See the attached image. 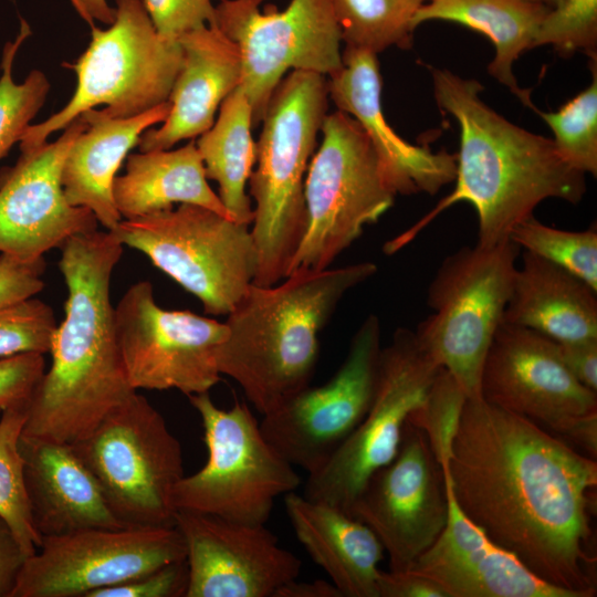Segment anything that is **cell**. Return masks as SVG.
<instances>
[{
  "instance_id": "1",
  "label": "cell",
  "mask_w": 597,
  "mask_h": 597,
  "mask_svg": "<svg viewBox=\"0 0 597 597\" xmlns=\"http://www.w3.org/2000/svg\"><path fill=\"white\" fill-rule=\"evenodd\" d=\"M464 515L544 582L597 593L596 459L534 421L467 398L441 465Z\"/></svg>"
},
{
  "instance_id": "2",
  "label": "cell",
  "mask_w": 597,
  "mask_h": 597,
  "mask_svg": "<svg viewBox=\"0 0 597 597\" xmlns=\"http://www.w3.org/2000/svg\"><path fill=\"white\" fill-rule=\"evenodd\" d=\"M123 247L109 230L77 234L61 245L65 314L53 335L51 367L28 402L23 437L73 444L137 391L125 371L111 302Z\"/></svg>"
},
{
  "instance_id": "3",
  "label": "cell",
  "mask_w": 597,
  "mask_h": 597,
  "mask_svg": "<svg viewBox=\"0 0 597 597\" xmlns=\"http://www.w3.org/2000/svg\"><path fill=\"white\" fill-rule=\"evenodd\" d=\"M433 96L460 127L455 186L429 213L385 244L392 254L412 241L438 214L469 202L478 216V244L509 239L513 228L549 198L578 203L585 175L570 167L553 139L511 123L481 98L483 86L444 69L431 67Z\"/></svg>"
},
{
  "instance_id": "4",
  "label": "cell",
  "mask_w": 597,
  "mask_h": 597,
  "mask_svg": "<svg viewBox=\"0 0 597 597\" xmlns=\"http://www.w3.org/2000/svg\"><path fill=\"white\" fill-rule=\"evenodd\" d=\"M377 272L366 261L325 270H297L270 285L252 284L224 322L218 353L221 375L268 415L310 386L320 334L343 297Z\"/></svg>"
},
{
  "instance_id": "5",
  "label": "cell",
  "mask_w": 597,
  "mask_h": 597,
  "mask_svg": "<svg viewBox=\"0 0 597 597\" xmlns=\"http://www.w3.org/2000/svg\"><path fill=\"white\" fill-rule=\"evenodd\" d=\"M328 100L326 76L291 71L266 106L255 143V168L248 182L254 201L250 230L258 252L255 285L282 281L303 240L304 181Z\"/></svg>"
},
{
  "instance_id": "6",
  "label": "cell",
  "mask_w": 597,
  "mask_h": 597,
  "mask_svg": "<svg viewBox=\"0 0 597 597\" xmlns=\"http://www.w3.org/2000/svg\"><path fill=\"white\" fill-rule=\"evenodd\" d=\"M116 18L109 28H91V42L73 63L63 65L76 75L70 101L45 121L30 125L20 150L35 148L83 113L100 111L109 118L140 115L168 101L180 70L179 42L156 31L143 0H115Z\"/></svg>"
},
{
  "instance_id": "7",
  "label": "cell",
  "mask_w": 597,
  "mask_h": 597,
  "mask_svg": "<svg viewBox=\"0 0 597 597\" xmlns=\"http://www.w3.org/2000/svg\"><path fill=\"white\" fill-rule=\"evenodd\" d=\"M321 137L304 181L306 229L287 274L331 268L397 196L354 117L338 109L327 113Z\"/></svg>"
},
{
  "instance_id": "8",
  "label": "cell",
  "mask_w": 597,
  "mask_h": 597,
  "mask_svg": "<svg viewBox=\"0 0 597 597\" xmlns=\"http://www.w3.org/2000/svg\"><path fill=\"white\" fill-rule=\"evenodd\" d=\"M188 398L201 419L208 458L176 484L175 509L265 524L275 500L301 485L300 475L266 440L247 404L234 399L224 410L209 392Z\"/></svg>"
},
{
  "instance_id": "9",
  "label": "cell",
  "mask_w": 597,
  "mask_h": 597,
  "mask_svg": "<svg viewBox=\"0 0 597 597\" xmlns=\"http://www.w3.org/2000/svg\"><path fill=\"white\" fill-rule=\"evenodd\" d=\"M124 527H172L184 453L163 415L134 392L72 444Z\"/></svg>"
},
{
  "instance_id": "10",
  "label": "cell",
  "mask_w": 597,
  "mask_h": 597,
  "mask_svg": "<svg viewBox=\"0 0 597 597\" xmlns=\"http://www.w3.org/2000/svg\"><path fill=\"white\" fill-rule=\"evenodd\" d=\"M519 252L510 239L491 247H463L442 261L429 284L427 304L432 313L415 335L467 398L481 397L482 366L503 321Z\"/></svg>"
},
{
  "instance_id": "11",
  "label": "cell",
  "mask_w": 597,
  "mask_h": 597,
  "mask_svg": "<svg viewBox=\"0 0 597 597\" xmlns=\"http://www.w3.org/2000/svg\"><path fill=\"white\" fill-rule=\"evenodd\" d=\"M109 231L195 295L207 314L227 316L254 282L258 252L249 226L208 208L182 203L123 219Z\"/></svg>"
},
{
  "instance_id": "12",
  "label": "cell",
  "mask_w": 597,
  "mask_h": 597,
  "mask_svg": "<svg viewBox=\"0 0 597 597\" xmlns=\"http://www.w3.org/2000/svg\"><path fill=\"white\" fill-rule=\"evenodd\" d=\"M264 0H219L210 25L232 40L241 54V83L258 125L290 71L326 77L338 72L342 34L333 0H291L284 10Z\"/></svg>"
},
{
  "instance_id": "13",
  "label": "cell",
  "mask_w": 597,
  "mask_h": 597,
  "mask_svg": "<svg viewBox=\"0 0 597 597\" xmlns=\"http://www.w3.org/2000/svg\"><path fill=\"white\" fill-rule=\"evenodd\" d=\"M441 368L421 348L413 331L396 329L381 349L366 415L328 461L308 474L303 495L349 514L368 479L397 455L409 416L422 405Z\"/></svg>"
},
{
  "instance_id": "14",
  "label": "cell",
  "mask_w": 597,
  "mask_h": 597,
  "mask_svg": "<svg viewBox=\"0 0 597 597\" xmlns=\"http://www.w3.org/2000/svg\"><path fill=\"white\" fill-rule=\"evenodd\" d=\"M117 343L130 386L177 389L187 397L220 381L218 353L224 322L159 306L149 281L130 285L114 307Z\"/></svg>"
},
{
  "instance_id": "15",
  "label": "cell",
  "mask_w": 597,
  "mask_h": 597,
  "mask_svg": "<svg viewBox=\"0 0 597 597\" xmlns=\"http://www.w3.org/2000/svg\"><path fill=\"white\" fill-rule=\"evenodd\" d=\"M182 559L186 545L175 526L45 536L25 559L10 597H87Z\"/></svg>"
},
{
  "instance_id": "16",
  "label": "cell",
  "mask_w": 597,
  "mask_h": 597,
  "mask_svg": "<svg viewBox=\"0 0 597 597\" xmlns=\"http://www.w3.org/2000/svg\"><path fill=\"white\" fill-rule=\"evenodd\" d=\"M381 349L380 321L370 314L328 381L307 386L263 416L262 433L293 467L317 471L359 425L375 395Z\"/></svg>"
},
{
  "instance_id": "17",
  "label": "cell",
  "mask_w": 597,
  "mask_h": 597,
  "mask_svg": "<svg viewBox=\"0 0 597 597\" xmlns=\"http://www.w3.org/2000/svg\"><path fill=\"white\" fill-rule=\"evenodd\" d=\"M349 515L375 533L392 572L409 570L437 541L447 524L448 496L421 429L407 421L397 455L368 479Z\"/></svg>"
},
{
  "instance_id": "18",
  "label": "cell",
  "mask_w": 597,
  "mask_h": 597,
  "mask_svg": "<svg viewBox=\"0 0 597 597\" xmlns=\"http://www.w3.org/2000/svg\"><path fill=\"white\" fill-rule=\"evenodd\" d=\"M480 395L559 437L597 412V392L569 373L555 341L503 321L482 366Z\"/></svg>"
},
{
  "instance_id": "19",
  "label": "cell",
  "mask_w": 597,
  "mask_h": 597,
  "mask_svg": "<svg viewBox=\"0 0 597 597\" xmlns=\"http://www.w3.org/2000/svg\"><path fill=\"white\" fill-rule=\"evenodd\" d=\"M175 527L186 545L185 597H274L301 573V559L265 524L178 510Z\"/></svg>"
},
{
  "instance_id": "20",
  "label": "cell",
  "mask_w": 597,
  "mask_h": 597,
  "mask_svg": "<svg viewBox=\"0 0 597 597\" xmlns=\"http://www.w3.org/2000/svg\"><path fill=\"white\" fill-rule=\"evenodd\" d=\"M85 127L80 116L54 142L20 150L0 186V253L34 261L74 235L97 230L91 210L69 203L61 180L66 154Z\"/></svg>"
},
{
  "instance_id": "21",
  "label": "cell",
  "mask_w": 597,
  "mask_h": 597,
  "mask_svg": "<svg viewBox=\"0 0 597 597\" xmlns=\"http://www.w3.org/2000/svg\"><path fill=\"white\" fill-rule=\"evenodd\" d=\"M342 62L341 70L328 77V97L338 111L360 124L392 191L434 195L454 181L455 155L412 145L387 123L381 107L383 82L377 54L345 46Z\"/></svg>"
},
{
  "instance_id": "22",
  "label": "cell",
  "mask_w": 597,
  "mask_h": 597,
  "mask_svg": "<svg viewBox=\"0 0 597 597\" xmlns=\"http://www.w3.org/2000/svg\"><path fill=\"white\" fill-rule=\"evenodd\" d=\"M443 475L447 524L409 570L437 583L448 597H573L493 543L461 511Z\"/></svg>"
},
{
  "instance_id": "23",
  "label": "cell",
  "mask_w": 597,
  "mask_h": 597,
  "mask_svg": "<svg viewBox=\"0 0 597 597\" xmlns=\"http://www.w3.org/2000/svg\"><path fill=\"white\" fill-rule=\"evenodd\" d=\"M180 70L172 84L169 113L157 128L138 142L140 151L170 149L207 132L222 102L241 83L239 46L214 25H205L179 39Z\"/></svg>"
},
{
  "instance_id": "24",
  "label": "cell",
  "mask_w": 597,
  "mask_h": 597,
  "mask_svg": "<svg viewBox=\"0 0 597 597\" xmlns=\"http://www.w3.org/2000/svg\"><path fill=\"white\" fill-rule=\"evenodd\" d=\"M19 448L32 523L41 538L124 527L72 444L21 434Z\"/></svg>"
},
{
  "instance_id": "25",
  "label": "cell",
  "mask_w": 597,
  "mask_h": 597,
  "mask_svg": "<svg viewBox=\"0 0 597 597\" xmlns=\"http://www.w3.org/2000/svg\"><path fill=\"white\" fill-rule=\"evenodd\" d=\"M169 108L167 101L128 118H109L95 108L83 113L86 127L72 143L62 167L69 203L91 210L106 230L115 229L123 220L113 196L116 172L142 135L161 124Z\"/></svg>"
},
{
  "instance_id": "26",
  "label": "cell",
  "mask_w": 597,
  "mask_h": 597,
  "mask_svg": "<svg viewBox=\"0 0 597 597\" xmlns=\"http://www.w3.org/2000/svg\"><path fill=\"white\" fill-rule=\"evenodd\" d=\"M284 504L298 542L343 597H379L378 564L385 551L366 524L295 492L284 495Z\"/></svg>"
},
{
  "instance_id": "27",
  "label": "cell",
  "mask_w": 597,
  "mask_h": 597,
  "mask_svg": "<svg viewBox=\"0 0 597 597\" xmlns=\"http://www.w3.org/2000/svg\"><path fill=\"white\" fill-rule=\"evenodd\" d=\"M597 291L573 273L524 251L503 322L555 342L597 338Z\"/></svg>"
},
{
  "instance_id": "28",
  "label": "cell",
  "mask_w": 597,
  "mask_h": 597,
  "mask_svg": "<svg viewBox=\"0 0 597 597\" xmlns=\"http://www.w3.org/2000/svg\"><path fill=\"white\" fill-rule=\"evenodd\" d=\"M113 196L122 219L197 205L228 216L208 184L195 140L177 149L139 151L128 156L126 171L114 180Z\"/></svg>"
},
{
  "instance_id": "29",
  "label": "cell",
  "mask_w": 597,
  "mask_h": 597,
  "mask_svg": "<svg viewBox=\"0 0 597 597\" xmlns=\"http://www.w3.org/2000/svg\"><path fill=\"white\" fill-rule=\"evenodd\" d=\"M549 10L540 0H429L416 13L412 27L416 30L425 22L440 20L488 36L495 50L488 72L534 111L530 91L519 86L513 64L533 49L536 32Z\"/></svg>"
},
{
  "instance_id": "30",
  "label": "cell",
  "mask_w": 597,
  "mask_h": 597,
  "mask_svg": "<svg viewBox=\"0 0 597 597\" xmlns=\"http://www.w3.org/2000/svg\"><path fill=\"white\" fill-rule=\"evenodd\" d=\"M252 125V107L239 85L222 102L212 126L196 142L206 176L218 184L228 216L248 226L253 220V207L247 185L256 158Z\"/></svg>"
},
{
  "instance_id": "31",
  "label": "cell",
  "mask_w": 597,
  "mask_h": 597,
  "mask_svg": "<svg viewBox=\"0 0 597 597\" xmlns=\"http://www.w3.org/2000/svg\"><path fill=\"white\" fill-rule=\"evenodd\" d=\"M429 0H333L345 46L378 54L390 46L408 49L412 21Z\"/></svg>"
},
{
  "instance_id": "32",
  "label": "cell",
  "mask_w": 597,
  "mask_h": 597,
  "mask_svg": "<svg viewBox=\"0 0 597 597\" xmlns=\"http://www.w3.org/2000/svg\"><path fill=\"white\" fill-rule=\"evenodd\" d=\"M25 420L27 407L8 409L0 418V515L29 557L36 552L42 538L32 523L19 448Z\"/></svg>"
},
{
  "instance_id": "33",
  "label": "cell",
  "mask_w": 597,
  "mask_h": 597,
  "mask_svg": "<svg viewBox=\"0 0 597 597\" xmlns=\"http://www.w3.org/2000/svg\"><path fill=\"white\" fill-rule=\"evenodd\" d=\"M30 33L29 24L21 20L18 36L3 48L0 75V160L20 142L44 105L50 90V82L40 70L31 71L21 83L14 81V59Z\"/></svg>"
},
{
  "instance_id": "34",
  "label": "cell",
  "mask_w": 597,
  "mask_h": 597,
  "mask_svg": "<svg viewBox=\"0 0 597 597\" xmlns=\"http://www.w3.org/2000/svg\"><path fill=\"white\" fill-rule=\"evenodd\" d=\"M597 59H590L588 87L555 112L534 108L551 127L561 157L584 175H597Z\"/></svg>"
},
{
  "instance_id": "35",
  "label": "cell",
  "mask_w": 597,
  "mask_h": 597,
  "mask_svg": "<svg viewBox=\"0 0 597 597\" xmlns=\"http://www.w3.org/2000/svg\"><path fill=\"white\" fill-rule=\"evenodd\" d=\"M509 239L573 273L597 291V231H568L546 226L531 216L516 224Z\"/></svg>"
},
{
  "instance_id": "36",
  "label": "cell",
  "mask_w": 597,
  "mask_h": 597,
  "mask_svg": "<svg viewBox=\"0 0 597 597\" xmlns=\"http://www.w3.org/2000/svg\"><path fill=\"white\" fill-rule=\"evenodd\" d=\"M467 395L453 376L441 368L431 384L422 405L408 418L421 429L440 463H447L459 426Z\"/></svg>"
},
{
  "instance_id": "37",
  "label": "cell",
  "mask_w": 597,
  "mask_h": 597,
  "mask_svg": "<svg viewBox=\"0 0 597 597\" xmlns=\"http://www.w3.org/2000/svg\"><path fill=\"white\" fill-rule=\"evenodd\" d=\"M552 45L563 56L583 52L597 55V0H564L543 19L533 49Z\"/></svg>"
},
{
  "instance_id": "38",
  "label": "cell",
  "mask_w": 597,
  "mask_h": 597,
  "mask_svg": "<svg viewBox=\"0 0 597 597\" xmlns=\"http://www.w3.org/2000/svg\"><path fill=\"white\" fill-rule=\"evenodd\" d=\"M56 326L51 306L34 296L0 307V358L50 353Z\"/></svg>"
},
{
  "instance_id": "39",
  "label": "cell",
  "mask_w": 597,
  "mask_h": 597,
  "mask_svg": "<svg viewBox=\"0 0 597 597\" xmlns=\"http://www.w3.org/2000/svg\"><path fill=\"white\" fill-rule=\"evenodd\" d=\"M214 0H143L157 31L166 41L178 42L188 32L210 25Z\"/></svg>"
},
{
  "instance_id": "40",
  "label": "cell",
  "mask_w": 597,
  "mask_h": 597,
  "mask_svg": "<svg viewBox=\"0 0 597 597\" xmlns=\"http://www.w3.org/2000/svg\"><path fill=\"white\" fill-rule=\"evenodd\" d=\"M44 371L42 354L25 353L0 358V412L27 407Z\"/></svg>"
},
{
  "instance_id": "41",
  "label": "cell",
  "mask_w": 597,
  "mask_h": 597,
  "mask_svg": "<svg viewBox=\"0 0 597 597\" xmlns=\"http://www.w3.org/2000/svg\"><path fill=\"white\" fill-rule=\"evenodd\" d=\"M187 587L188 565L182 559L123 584L95 590L87 597H185Z\"/></svg>"
},
{
  "instance_id": "42",
  "label": "cell",
  "mask_w": 597,
  "mask_h": 597,
  "mask_svg": "<svg viewBox=\"0 0 597 597\" xmlns=\"http://www.w3.org/2000/svg\"><path fill=\"white\" fill-rule=\"evenodd\" d=\"M44 258L22 261L0 253V307L35 296L44 286Z\"/></svg>"
},
{
  "instance_id": "43",
  "label": "cell",
  "mask_w": 597,
  "mask_h": 597,
  "mask_svg": "<svg viewBox=\"0 0 597 597\" xmlns=\"http://www.w3.org/2000/svg\"><path fill=\"white\" fill-rule=\"evenodd\" d=\"M556 343L569 373L583 386L597 392V338Z\"/></svg>"
},
{
  "instance_id": "44",
  "label": "cell",
  "mask_w": 597,
  "mask_h": 597,
  "mask_svg": "<svg viewBox=\"0 0 597 597\" xmlns=\"http://www.w3.org/2000/svg\"><path fill=\"white\" fill-rule=\"evenodd\" d=\"M378 593L379 597H448L437 583L411 570H380Z\"/></svg>"
},
{
  "instance_id": "45",
  "label": "cell",
  "mask_w": 597,
  "mask_h": 597,
  "mask_svg": "<svg viewBox=\"0 0 597 597\" xmlns=\"http://www.w3.org/2000/svg\"><path fill=\"white\" fill-rule=\"evenodd\" d=\"M15 534L0 515V597H10L27 559Z\"/></svg>"
},
{
  "instance_id": "46",
  "label": "cell",
  "mask_w": 597,
  "mask_h": 597,
  "mask_svg": "<svg viewBox=\"0 0 597 597\" xmlns=\"http://www.w3.org/2000/svg\"><path fill=\"white\" fill-rule=\"evenodd\" d=\"M593 459L597 455V412L579 418L562 437Z\"/></svg>"
},
{
  "instance_id": "47",
  "label": "cell",
  "mask_w": 597,
  "mask_h": 597,
  "mask_svg": "<svg viewBox=\"0 0 597 597\" xmlns=\"http://www.w3.org/2000/svg\"><path fill=\"white\" fill-rule=\"evenodd\" d=\"M274 597H343L338 588L323 579L297 582V578L282 586Z\"/></svg>"
},
{
  "instance_id": "48",
  "label": "cell",
  "mask_w": 597,
  "mask_h": 597,
  "mask_svg": "<svg viewBox=\"0 0 597 597\" xmlns=\"http://www.w3.org/2000/svg\"><path fill=\"white\" fill-rule=\"evenodd\" d=\"M77 14L92 28L95 22L112 24L116 18L115 7L107 0H70Z\"/></svg>"
},
{
  "instance_id": "49",
  "label": "cell",
  "mask_w": 597,
  "mask_h": 597,
  "mask_svg": "<svg viewBox=\"0 0 597 597\" xmlns=\"http://www.w3.org/2000/svg\"><path fill=\"white\" fill-rule=\"evenodd\" d=\"M540 1H542L543 3L548 6L549 8H555L556 6L562 3L564 0H540Z\"/></svg>"
}]
</instances>
